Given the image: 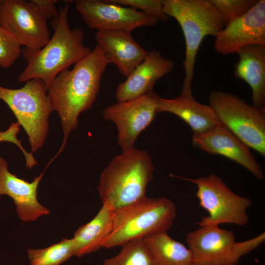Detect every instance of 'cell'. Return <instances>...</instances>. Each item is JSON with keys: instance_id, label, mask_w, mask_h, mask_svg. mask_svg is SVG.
<instances>
[{"instance_id": "7c38bea8", "label": "cell", "mask_w": 265, "mask_h": 265, "mask_svg": "<svg viewBox=\"0 0 265 265\" xmlns=\"http://www.w3.org/2000/svg\"><path fill=\"white\" fill-rule=\"evenodd\" d=\"M76 8L87 25L97 31L126 30L152 27L159 21L139 10L109 0H78Z\"/></svg>"}, {"instance_id": "83f0119b", "label": "cell", "mask_w": 265, "mask_h": 265, "mask_svg": "<svg viewBox=\"0 0 265 265\" xmlns=\"http://www.w3.org/2000/svg\"><path fill=\"white\" fill-rule=\"evenodd\" d=\"M36 5L41 13L47 19L54 18L59 15L54 0H32Z\"/></svg>"}, {"instance_id": "603a6c76", "label": "cell", "mask_w": 265, "mask_h": 265, "mask_svg": "<svg viewBox=\"0 0 265 265\" xmlns=\"http://www.w3.org/2000/svg\"><path fill=\"white\" fill-rule=\"evenodd\" d=\"M29 265H60L74 255L72 238H63L60 242L43 249H28Z\"/></svg>"}, {"instance_id": "7402d4cb", "label": "cell", "mask_w": 265, "mask_h": 265, "mask_svg": "<svg viewBox=\"0 0 265 265\" xmlns=\"http://www.w3.org/2000/svg\"><path fill=\"white\" fill-rule=\"evenodd\" d=\"M116 256L105 260L103 265H158L143 238L121 245Z\"/></svg>"}, {"instance_id": "f546056e", "label": "cell", "mask_w": 265, "mask_h": 265, "mask_svg": "<svg viewBox=\"0 0 265 265\" xmlns=\"http://www.w3.org/2000/svg\"></svg>"}, {"instance_id": "52a82bcc", "label": "cell", "mask_w": 265, "mask_h": 265, "mask_svg": "<svg viewBox=\"0 0 265 265\" xmlns=\"http://www.w3.org/2000/svg\"><path fill=\"white\" fill-rule=\"evenodd\" d=\"M209 101L221 124L249 148L265 156V108L223 91L212 92Z\"/></svg>"}, {"instance_id": "5b68a950", "label": "cell", "mask_w": 265, "mask_h": 265, "mask_svg": "<svg viewBox=\"0 0 265 265\" xmlns=\"http://www.w3.org/2000/svg\"><path fill=\"white\" fill-rule=\"evenodd\" d=\"M161 1L165 14L174 18L182 29L186 43L183 89H191L195 63L202 41L208 35L215 37L225 25L210 0Z\"/></svg>"}, {"instance_id": "8fae6325", "label": "cell", "mask_w": 265, "mask_h": 265, "mask_svg": "<svg viewBox=\"0 0 265 265\" xmlns=\"http://www.w3.org/2000/svg\"><path fill=\"white\" fill-rule=\"evenodd\" d=\"M0 25L30 50L42 49L50 39L47 19L32 0H1Z\"/></svg>"}, {"instance_id": "d6986e66", "label": "cell", "mask_w": 265, "mask_h": 265, "mask_svg": "<svg viewBox=\"0 0 265 265\" xmlns=\"http://www.w3.org/2000/svg\"><path fill=\"white\" fill-rule=\"evenodd\" d=\"M236 53L238 60L234 65L235 78L250 86L253 105L265 108V45L246 46Z\"/></svg>"}, {"instance_id": "4fadbf2b", "label": "cell", "mask_w": 265, "mask_h": 265, "mask_svg": "<svg viewBox=\"0 0 265 265\" xmlns=\"http://www.w3.org/2000/svg\"><path fill=\"white\" fill-rule=\"evenodd\" d=\"M253 45H265V0H258L246 14L226 26L215 36L214 46L226 55Z\"/></svg>"}, {"instance_id": "6da1fadb", "label": "cell", "mask_w": 265, "mask_h": 265, "mask_svg": "<svg viewBox=\"0 0 265 265\" xmlns=\"http://www.w3.org/2000/svg\"><path fill=\"white\" fill-rule=\"evenodd\" d=\"M109 63L104 52L96 44L87 56L76 63L72 69L62 70L51 82L47 95L53 110L60 118L63 132L62 144L53 160L63 151L70 133L78 127L80 114L92 108Z\"/></svg>"}, {"instance_id": "277c9868", "label": "cell", "mask_w": 265, "mask_h": 265, "mask_svg": "<svg viewBox=\"0 0 265 265\" xmlns=\"http://www.w3.org/2000/svg\"><path fill=\"white\" fill-rule=\"evenodd\" d=\"M176 215V207L170 199L145 197L114 211L112 231L102 247L121 246L132 240L166 232Z\"/></svg>"}, {"instance_id": "8992f818", "label": "cell", "mask_w": 265, "mask_h": 265, "mask_svg": "<svg viewBox=\"0 0 265 265\" xmlns=\"http://www.w3.org/2000/svg\"><path fill=\"white\" fill-rule=\"evenodd\" d=\"M0 99L9 106L27 134L31 153L36 152L46 140L53 111L43 81L30 80L18 89L0 86Z\"/></svg>"}, {"instance_id": "3957f363", "label": "cell", "mask_w": 265, "mask_h": 265, "mask_svg": "<svg viewBox=\"0 0 265 265\" xmlns=\"http://www.w3.org/2000/svg\"><path fill=\"white\" fill-rule=\"evenodd\" d=\"M154 171L146 151L133 148L116 156L100 176L97 188L102 204L115 211L146 197Z\"/></svg>"}, {"instance_id": "30bf717a", "label": "cell", "mask_w": 265, "mask_h": 265, "mask_svg": "<svg viewBox=\"0 0 265 265\" xmlns=\"http://www.w3.org/2000/svg\"><path fill=\"white\" fill-rule=\"evenodd\" d=\"M159 96L154 91L128 101L117 102L104 109V119L113 122L117 129V143L122 152L134 147L139 134L152 122L158 113Z\"/></svg>"}, {"instance_id": "ffe728a7", "label": "cell", "mask_w": 265, "mask_h": 265, "mask_svg": "<svg viewBox=\"0 0 265 265\" xmlns=\"http://www.w3.org/2000/svg\"><path fill=\"white\" fill-rule=\"evenodd\" d=\"M114 212L103 204L95 216L78 229L72 238L74 256L81 257L102 247L112 231Z\"/></svg>"}, {"instance_id": "9c48e42d", "label": "cell", "mask_w": 265, "mask_h": 265, "mask_svg": "<svg viewBox=\"0 0 265 265\" xmlns=\"http://www.w3.org/2000/svg\"><path fill=\"white\" fill-rule=\"evenodd\" d=\"M265 238L263 233L247 240L237 242L233 232L213 225L189 232L186 240L194 265H236L242 256L261 244Z\"/></svg>"}, {"instance_id": "4316f807", "label": "cell", "mask_w": 265, "mask_h": 265, "mask_svg": "<svg viewBox=\"0 0 265 265\" xmlns=\"http://www.w3.org/2000/svg\"><path fill=\"white\" fill-rule=\"evenodd\" d=\"M20 125L17 122L12 123L5 131H0V142H11L18 146L23 152L25 158L26 166L29 169L37 164V161L32 153L27 152L22 145L21 141L17 138V134L20 131Z\"/></svg>"}, {"instance_id": "d4e9b609", "label": "cell", "mask_w": 265, "mask_h": 265, "mask_svg": "<svg viewBox=\"0 0 265 265\" xmlns=\"http://www.w3.org/2000/svg\"><path fill=\"white\" fill-rule=\"evenodd\" d=\"M21 47L16 39L0 26V67H10L20 56Z\"/></svg>"}, {"instance_id": "44dd1931", "label": "cell", "mask_w": 265, "mask_h": 265, "mask_svg": "<svg viewBox=\"0 0 265 265\" xmlns=\"http://www.w3.org/2000/svg\"><path fill=\"white\" fill-rule=\"evenodd\" d=\"M158 265H194L188 247L174 240L166 232L143 238Z\"/></svg>"}, {"instance_id": "9a60e30c", "label": "cell", "mask_w": 265, "mask_h": 265, "mask_svg": "<svg viewBox=\"0 0 265 265\" xmlns=\"http://www.w3.org/2000/svg\"><path fill=\"white\" fill-rule=\"evenodd\" d=\"M8 168L6 160L0 157V199L1 195L10 197L23 221H33L49 215L50 211L38 202L37 197L38 187L44 172L28 182L11 173Z\"/></svg>"}, {"instance_id": "cb8c5ba5", "label": "cell", "mask_w": 265, "mask_h": 265, "mask_svg": "<svg viewBox=\"0 0 265 265\" xmlns=\"http://www.w3.org/2000/svg\"><path fill=\"white\" fill-rule=\"evenodd\" d=\"M258 0H210L220 15L225 26L249 11Z\"/></svg>"}, {"instance_id": "ac0fdd59", "label": "cell", "mask_w": 265, "mask_h": 265, "mask_svg": "<svg viewBox=\"0 0 265 265\" xmlns=\"http://www.w3.org/2000/svg\"><path fill=\"white\" fill-rule=\"evenodd\" d=\"M157 112L179 117L189 125L194 134L204 133L221 124L212 106L198 103L192 90L182 89L180 95L172 99L159 97Z\"/></svg>"}, {"instance_id": "5bb4252c", "label": "cell", "mask_w": 265, "mask_h": 265, "mask_svg": "<svg viewBox=\"0 0 265 265\" xmlns=\"http://www.w3.org/2000/svg\"><path fill=\"white\" fill-rule=\"evenodd\" d=\"M194 147L211 155H219L234 161L260 180L264 175L249 148L222 124L198 134H192Z\"/></svg>"}, {"instance_id": "f1b7e54d", "label": "cell", "mask_w": 265, "mask_h": 265, "mask_svg": "<svg viewBox=\"0 0 265 265\" xmlns=\"http://www.w3.org/2000/svg\"><path fill=\"white\" fill-rule=\"evenodd\" d=\"M0 4H1V0H0Z\"/></svg>"}, {"instance_id": "484cf974", "label": "cell", "mask_w": 265, "mask_h": 265, "mask_svg": "<svg viewBox=\"0 0 265 265\" xmlns=\"http://www.w3.org/2000/svg\"><path fill=\"white\" fill-rule=\"evenodd\" d=\"M110 2L124 6L130 7L148 15L154 17L159 20L165 22L168 16L165 14L161 0H109Z\"/></svg>"}, {"instance_id": "e0dca14e", "label": "cell", "mask_w": 265, "mask_h": 265, "mask_svg": "<svg viewBox=\"0 0 265 265\" xmlns=\"http://www.w3.org/2000/svg\"><path fill=\"white\" fill-rule=\"evenodd\" d=\"M132 31H97L95 39L109 63H113L126 78L146 58V51L133 38Z\"/></svg>"}, {"instance_id": "2e32d148", "label": "cell", "mask_w": 265, "mask_h": 265, "mask_svg": "<svg viewBox=\"0 0 265 265\" xmlns=\"http://www.w3.org/2000/svg\"><path fill=\"white\" fill-rule=\"evenodd\" d=\"M174 67L172 60L164 57L159 51L148 52L145 59L115 91L117 102L133 99L153 91V87L160 78L170 72Z\"/></svg>"}, {"instance_id": "ba28073f", "label": "cell", "mask_w": 265, "mask_h": 265, "mask_svg": "<svg viewBox=\"0 0 265 265\" xmlns=\"http://www.w3.org/2000/svg\"><path fill=\"white\" fill-rule=\"evenodd\" d=\"M197 187L196 196L208 214L196 224L199 227L231 224L244 226L249 222L247 209L251 200L234 192L218 176L211 174L196 179L175 176Z\"/></svg>"}, {"instance_id": "7a4b0ae2", "label": "cell", "mask_w": 265, "mask_h": 265, "mask_svg": "<svg viewBox=\"0 0 265 265\" xmlns=\"http://www.w3.org/2000/svg\"><path fill=\"white\" fill-rule=\"evenodd\" d=\"M70 5L60 7L59 15L52 19L54 33L42 49L34 51L22 49L27 65L18 77L19 82L32 79L43 81L47 91L54 77L63 69L69 68L87 56L92 52L83 43L82 28H70L67 17Z\"/></svg>"}]
</instances>
